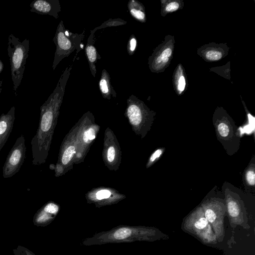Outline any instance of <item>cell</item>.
I'll return each mask as SVG.
<instances>
[{"mask_svg": "<svg viewBox=\"0 0 255 255\" xmlns=\"http://www.w3.org/2000/svg\"><path fill=\"white\" fill-rule=\"evenodd\" d=\"M15 111V108L13 106L6 114H2L0 116V151L12 130Z\"/></svg>", "mask_w": 255, "mask_h": 255, "instance_id": "obj_11", "label": "cell"}, {"mask_svg": "<svg viewBox=\"0 0 255 255\" xmlns=\"http://www.w3.org/2000/svg\"><path fill=\"white\" fill-rule=\"evenodd\" d=\"M168 238L167 235L156 228L141 227L119 228L105 234L97 236L95 240H98L95 243L103 244L133 240L154 241Z\"/></svg>", "mask_w": 255, "mask_h": 255, "instance_id": "obj_3", "label": "cell"}, {"mask_svg": "<svg viewBox=\"0 0 255 255\" xmlns=\"http://www.w3.org/2000/svg\"><path fill=\"white\" fill-rule=\"evenodd\" d=\"M214 122L219 139L222 143L223 141L231 142L235 137H239L237 135L235 126L227 117L216 119Z\"/></svg>", "mask_w": 255, "mask_h": 255, "instance_id": "obj_10", "label": "cell"}, {"mask_svg": "<svg viewBox=\"0 0 255 255\" xmlns=\"http://www.w3.org/2000/svg\"><path fill=\"white\" fill-rule=\"evenodd\" d=\"M99 87L103 97L108 98L111 94H114L112 92V87L110 83V77L107 71L104 69L102 71L101 78L99 82Z\"/></svg>", "mask_w": 255, "mask_h": 255, "instance_id": "obj_15", "label": "cell"}, {"mask_svg": "<svg viewBox=\"0 0 255 255\" xmlns=\"http://www.w3.org/2000/svg\"><path fill=\"white\" fill-rule=\"evenodd\" d=\"M26 150L25 137L21 134L9 152L3 166L2 176L4 178H10L19 171L24 161Z\"/></svg>", "mask_w": 255, "mask_h": 255, "instance_id": "obj_8", "label": "cell"}, {"mask_svg": "<svg viewBox=\"0 0 255 255\" xmlns=\"http://www.w3.org/2000/svg\"><path fill=\"white\" fill-rule=\"evenodd\" d=\"M111 192L108 190H101L98 191L96 194L97 198L98 200L108 198L111 195Z\"/></svg>", "mask_w": 255, "mask_h": 255, "instance_id": "obj_24", "label": "cell"}, {"mask_svg": "<svg viewBox=\"0 0 255 255\" xmlns=\"http://www.w3.org/2000/svg\"><path fill=\"white\" fill-rule=\"evenodd\" d=\"M2 84H3V80H0V94L1 93L2 90Z\"/></svg>", "mask_w": 255, "mask_h": 255, "instance_id": "obj_31", "label": "cell"}, {"mask_svg": "<svg viewBox=\"0 0 255 255\" xmlns=\"http://www.w3.org/2000/svg\"><path fill=\"white\" fill-rule=\"evenodd\" d=\"M255 164L252 163L246 170L245 174V179L247 185L254 187L255 183Z\"/></svg>", "mask_w": 255, "mask_h": 255, "instance_id": "obj_17", "label": "cell"}, {"mask_svg": "<svg viewBox=\"0 0 255 255\" xmlns=\"http://www.w3.org/2000/svg\"><path fill=\"white\" fill-rule=\"evenodd\" d=\"M65 29L63 21L59 23L53 41L56 45L52 68L53 70L64 57L68 56L75 49H78L82 40V34H72L70 35Z\"/></svg>", "mask_w": 255, "mask_h": 255, "instance_id": "obj_5", "label": "cell"}, {"mask_svg": "<svg viewBox=\"0 0 255 255\" xmlns=\"http://www.w3.org/2000/svg\"><path fill=\"white\" fill-rule=\"evenodd\" d=\"M30 11L39 14H47L57 18L61 7L58 0H34L30 4Z\"/></svg>", "mask_w": 255, "mask_h": 255, "instance_id": "obj_9", "label": "cell"}, {"mask_svg": "<svg viewBox=\"0 0 255 255\" xmlns=\"http://www.w3.org/2000/svg\"><path fill=\"white\" fill-rule=\"evenodd\" d=\"M172 53V48L169 47H166L161 52L160 55L156 59V61L157 63H165L168 61L169 57L171 56Z\"/></svg>", "mask_w": 255, "mask_h": 255, "instance_id": "obj_18", "label": "cell"}, {"mask_svg": "<svg viewBox=\"0 0 255 255\" xmlns=\"http://www.w3.org/2000/svg\"><path fill=\"white\" fill-rule=\"evenodd\" d=\"M75 153V147L74 146L68 147L64 151L62 157V162L63 164H67L72 159Z\"/></svg>", "mask_w": 255, "mask_h": 255, "instance_id": "obj_19", "label": "cell"}, {"mask_svg": "<svg viewBox=\"0 0 255 255\" xmlns=\"http://www.w3.org/2000/svg\"><path fill=\"white\" fill-rule=\"evenodd\" d=\"M125 23H126V22L121 20V19L118 20L115 19L111 21H108L106 22V24L104 23V25L106 24V26H111L125 24Z\"/></svg>", "mask_w": 255, "mask_h": 255, "instance_id": "obj_27", "label": "cell"}, {"mask_svg": "<svg viewBox=\"0 0 255 255\" xmlns=\"http://www.w3.org/2000/svg\"><path fill=\"white\" fill-rule=\"evenodd\" d=\"M58 206L53 203H48L35 214L33 222L37 226H45L49 224L58 211Z\"/></svg>", "mask_w": 255, "mask_h": 255, "instance_id": "obj_12", "label": "cell"}, {"mask_svg": "<svg viewBox=\"0 0 255 255\" xmlns=\"http://www.w3.org/2000/svg\"><path fill=\"white\" fill-rule=\"evenodd\" d=\"M164 150V148H160L156 150L155 152L151 155L150 157L149 161L150 162H154L156 159H158L160 157V156L162 155V153Z\"/></svg>", "mask_w": 255, "mask_h": 255, "instance_id": "obj_26", "label": "cell"}, {"mask_svg": "<svg viewBox=\"0 0 255 255\" xmlns=\"http://www.w3.org/2000/svg\"><path fill=\"white\" fill-rule=\"evenodd\" d=\"M182 229L204 244H215L218 242L201 206L196 208L184 219Z\"/></svg>", "mask_w": 255, "mask_h": 255, "instance_id": "obj_4", "label": "cell"}, {"mask_svg": "<svg viewBox=\"0 0 255 255\" xmlns=\"http://www.w3.org/2000/svg\"><path fill=\"white\" fill-rule=\"evenodd\" d=\"M115 154V150L113 146L109 147L107 153V158L110 162H112L114 160Z\"/></svg>", "mask_w": 255, "mask_h": 255, "instance_id": "obj_28", "label": "cell"}, {"mask_svg": "<svg viewBox=\"0 0 255 255\" xmlns=\"http://www.w3.org/2000/svg\"><path fill=\"white\" fill-rule=\"evenodd\" d=\"M72 66H69L61 75L55 89L47 100L40 108L39 127L31 140L33 165L43 162L46 156V135L52 128L56 108L61 101L65 93L66 83L69 77Z\"/></svg>", "mask_w": 255, "mask_h": 255, "instance_id": "obj_1", "label": "cell"}, {"mask_svg": "<svg viewBox=\"0 0 255 255\" xmlns=\"http://www.w3.org/2000/svg\"><path fill=\"white\" fill-rule=\"evenodd\" d=\"M136 46V40L134 35H131L128 43L127 50L129 55H131Z\"/></svg>", "mask_w": 255, "mask_h": 255, "instance_id": "obj_22", "label": "cell"}, {"mask_svg": "<svg viewBox=\"0 0 255 255\" xmlns=\"http://www.w3.org/2000/svg\"><path fill=\"white\" fill-rule=\"evenodd\" d=\"M186 82L185 78L183 76H181L178 80V90L182 92L184 91L185 87Z\"/></svg>", "mask_w": 255, "mask_h": 255, "instance_id": "obj_29", "label": "cell"}, {"mask_svg": "<svg viewBox=\"0 0 255 255\" xmlns=\"http://www.w3.org/2000/svg\"><path fill=\"white\" fill-rule=\"evenodd\" d=\"M205 216L212 227L218 242H221L225 236L224 216L225 204L214 198L204 201L201 205Z\"/></svg>", "mask_w": 255, "mask_h": 255, "instance_id": "obj_6", "label": "cell"}, {"mask_svg": "<svg viewBox=\"0 0 255 255\" xmlns=\"http://www.w3.org/2000/svg\"><path fill=\"white\" fill-rule=\"evenodd\" d=\"M127 114L132 125L138 126L142 122V113L141 109L137 104H130L127 109Z\"/></svg>", "mask_w": 255, "mask_h": 255, "instance_id": "obj_14", "label": "cell"}, {"mask_svg": "<svg viewBox=\"0 0 255 255\" xmlns=\"http://www.w3.org/2000/svg\"><path fill=\"white\" fill-rule=\"evenodd\" d=\"M95 138V131L93 128H90L86 131L83 135L84 141L87 143L90 142Z\"/></svg>", "mask_w": 255, "mask_h": 255, "instance_id": "obj_23", "label": "cell"}, {"mask_svg": "<svg viewBox=\"0 0 255 255\" xmlns=\"http://www.w3.org/2000/svg\"><path fill=\"white\" fill-rule=\"evenodd\" d=\"M128 7L133 17L140 22L145 21V14L144 7L140 3L134 0H131L128 1Z\"/></svg>", "mask_w": 255, "mask_h": 255, "instance_id": "obj_13", "label": "cell"}, {"mask_svg": "<svg viewBox=\"0 0 255 255\" xmlns=\"http://www.w3.org/2000/svg\"><path fill=\"white\" fill-rule=\"evenodd\" d=\"M4 65L2 62L0 60V74L1 73L3 69Z\"/></svg>", "mask_w": 255, "mask_h": 255, "instance_id": "obj_30", "label": "cell"}, {"mask_svg": "<svg viewBox=\"0 0 255 255\" xmlns=\"http://www.w3.org/2000/svg\"><path fill=\"white\" fill-rule=\"evenodd\" d=\"M7 44V54L10 62L13 90L16 96L28 56L29 41L25 38L21 41L11 33L8 36Z\"/></svg>", "mask_w": 255, "mask_h": 255, "instance_id": "obj_2", "label": "cell"}, {"mask_svg": "<svg viewBox=\"0 0 255 255\" xmlns=\"http://www.w3.org/2000/svg\"><path fill=\"white\" fill-rule=\"evenodd\" d=\"M85 52L88 60L90 70L94 77H95L96 68L95 62L97 60V52L95 47L90 44H88L85 49Z\"/></svg>", "mask_w": 255, "mask_h": 255, "instance_id": "obj_16", "label": "cell"}, {"mask_svg": "<svg viewBox=\"0 0 255 255\" xmlns=\"http://www.w3.org/2000/svg\"><path fill=\"white\" fill-rule=\"evenodd\" d=\"M225 206L230 225L233 228L240 226L245 229L250 227L243 201L237 194L227 189L225 191Z\"/></svg>", "mask_w": 255, "mask_h": 255, "instance_id": "obj_7", "label": "cell"}, {"mask_svg": "<svg viewBox=\"0 0 255 255\" xmlns=\"http://www.w3.org/2000/svg\"><path fill=\"white\" fill-rule=\"evenodd\" d=\"M222 53L215 50H210L205 53L206 58L210 61H216L220 60L222 57Z\"/></svg>", "mask_w": 255, "mask_h": 255, "instance_id": "obj_20", "label": "cell"}, {"mask_svg": "<svg viewBox=\"0 0 255 255\" xmlns=\"http://www.w3.org/2000/svg\"><path fill=\"white\" fill-rule=\"evenodd\" d=\"M14 255H35L25 247L18 246L12 250Z\"/></svg>", "mask_w": 255, "mask_h": 255, "instance_id": "obj_21", "label": "cell"}, {"mask_svg": "<svg viewBox=\"0 0 255 255\" xmlns=\"http://www.w3.org/2000/svg\"><path fill=\"white\" fill-rule=\"evenodd\" d=\"M179 7V4L176 1H172L165 6V10L167 12H172L176 10Z\"/></svg>", "mask_w": 255, "mask_h": 255, "instance_id": "obj_25", "label": "cell"}]
</instances>
